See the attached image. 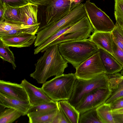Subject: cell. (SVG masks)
Wrapping results in <instances>:
<instances>
[{"instance_id":"2e32d148","label":"cell","mask_w":123,"mask_h":123,"mask_svg":"<svg viewBox=\"0 0 123 123\" xmlns=\"http://www.w3.org/2000/svg\"><path fill=\"white\" fill-rule=\"evenodd\" d=\"M89 38L99 49H103L111 55L113 54L112 43L113 40L111 31H94Z\"/></svg>"},{"instance_id":"4dcf8cb0","label":"cell","mask_w":123,"mask_h":123,"mask_svg":"<svg viewBox=\"0 0 123 123\" xmlns=\"http://www.w3.org/2000/svg\"><path fill=\"white\" fill-rule=\"evenodd\" d=\"M114 16L123 20V0H115Z\"/></svg>"},{"instance_id":"7a4b0ae2","label":"cell","mask_w":123,"mask_h":123,"mask_svg":"<svg viewBox=\"0 0 123 123\" xmlns=\"http://www.w3.org/2000/svg\"><path fill=\"white\" fill-rule=\"evenodd\" d=\"M63 58L75 69L81 63L98 52L99 49L89 38L58 44Z\"/></svg>"},{"instance_id":"4fadbf2b","label":"cell","mask_w":123,"mask_h":123,"mask_svg":"<svg viewBox=\"0 0 123 123\" xmlns=\"http://www.w3.org/2000/svg\"><path fill=\"white\" fill-rule=\"evenodd\" d=\"M38 8L37 5L30 3L20 6L18 12L19 21L28 25L38 24L37 19Z\"/></svg>"},{"instance_id":"e575fe53","label":"cell","mask_w":123,"mask_h":123,"mask_svg":"<svg viewBox=\"0 0 123 123\" xmlns=\"http://www.w3.org/2000/svg\"><path fill=\"white\" fill-rule=\"evenodd\" d=\"M112 114L123 113V108L111 111Z\"/></svg>"},{"instance_id":"ffe728a7","label":"cell","mask_w":123,"mask_h":123,"mask_svg":"<svg viewBox=\"0 0 123 123\" xmlns=\"http://www.w3.org/2000/svg\"><path fill=\"white\" fill-rule=\"evenodd\" d=\"M59 109L70 123H79L80 114L68 100L58 102Z\"/></svg>"},{"instance_id":"4316f807","label":"cell","mask_w":123,"mask_h":123,"mask_svg":"<svg viewBox=\"0 0 123 123\" xmlns=\"http://www.w3.org/2000/svg\"><path fill=\"white\" fill-rule=\"evenodd\" d=\"M9 47L4 45L0 40V57L3 60L10 63L15 70L16 68L15 57Z\"/></svg>"},{"instance_id":"6da1fadb","label":"cell","mask_w":123,"mask_h":123,"mask_svg":"<svg viewBox=\"0 0 123 123\" xmlns=\"http://www.w3.org/2000/svg\"><path fill=\"white\" fill-rule=\"evenodd\" d=\"M68 63L61 54L58 44L54 45L47 48L37 60L35 64V70L30 74V76L39 83L43 84L52 76L63 74L68 66Z\"/></svg>"},{"instance_id":"8d00e7d4","label":"cell","mask_w":123,"mask_h":123,"mask_svg":"<svg viewBox=\"0 0 123 123\" xmlns=\"http://www.w3.org/2000/svg\"><path fill=\"white\" fill-rule=\"evenodd\" d=\"M4 2L7 3L9 2L15 3L19 2L20 0H2Z\"/></svg>"},{"instance_id":"30bf717a","label":"cell","mask_w":123,"mask_h":123,"mask_svg":"<svg viewBox=\"0 0 123 123\" xmlns=\"http://www.w3.org/2000/svg\"><path fill=\"white\" fill-rule=\"evenodd\" d=\"M72 5L70 0H54L47 5L46 9V24L42 27L52 24L65 16Z\"/></svg>"},{"instance_id":"9c48e42d","label":"cell","mask_w":123,"mask_h":123,"mask_svg":"<svg viewBox=\"0 0 123 123\" xmlns=\"http://www.w3.org/2000/svg\"><path fill=\"white\" fill-rule=\"evenodd\" d=\"M109 87L96 89L86 95L75 108L80 114L97 107L105 103L111 94Z\"/></svg>"},{"instance_id":"cb8c5ba5","label":"cell","mask_w":123,"mask_h":123,"mask_svg":"<svg viewBox=\"0 0 123 123\" xmlns=\"http://www.w3.org/2000/svg\"><path fill=\"white\" fill-rule=\"evenodd\" d=\"M39 25L31 28L0 32V37L16 36L26 34L35 35L38 31Z\"/></svg>"},{"instance_id":"5b68a950","label":"cell","mask_w":123,"mask_h":123,"mask_svg":"<svg viewBox=\"0 0 123 123\" xmlns=\"http://www.w3.org/2000/svg\"><path fill=\"white\" fill-rule=\"evenodd\" d=\"M76 79L74 74H63L46 81L41 88L53 101L68 100L72 95Z\"/></svg>"},{"instance_id":"d6a6232c","label":"cell","mask_w":123,"mask_h":123,"mask_svg":"<svg viewBox=\"0 0 123 123\" xmlns=\"http://www.w3.org/2000/svg\"><path fill=\"white\" fill-rule=\"evenodd\" d=\"M110 105L111 111L123 108V97L117 98Z\"/></svg>"},{"instance_id":"ba28073f","label":"cell","mask_w":123,"mask_h":123,"mask_svg":"<svg viewBox=\"0 0 123 123\" xmlns=\"http://www.w3.org/2000/svg\"><path fill=\"white\" fill-rule=\"evenodd\" d=\"M75 75L77 79L90 80L106 73L98 51L80 65Z\"/></svg>"},{"instance_id":"f35d334b","label":"cell","mask_w":123,"mask_h":123,"mask_svg":"<svg viewBox=\"0 0 123 123\" xmlns=\"http://www.w3.org/2000/svg\"><path fill=\"white\" fill-rule=\"evenodd\" d=\"M4 13H3V11L2 9L0 8V18L2 17Z\"/></svg>"},{"instance_id":"8fae6325","label":"cell","mask_w":123,"mask_h":123,"mask_svg":"<svg viewBox=\"0 0 123 123\" xmlns=\"http://www.w3.org/2000/svg\"><path fill=\"white\" fill-rule=\"evenodd\" d=\"M24 88L31 106L51 102L53 100L45 94L41 88L37 87L27 81L25 79L20 84Z\"/></svg>"},{"instance_id":"ac0fdd59","label":"cell","mask_w":123,"mask_h":123,"mask_svg":"<svg viewBox=\"0 0 123 123\" xmlns=\"http://www.w3.org/2000/svg\"><path fill=\"white\" fill-rule=\"evenodd\" d=\"M99 51L106 74L110 75L121 72L123 67L111 54L101 49Z\"/></svg>"},{"instance_id":"5bb4252c","label":"cell","mask_w":123,"mask_h":123,"mask_svg":"<svg viewBox=\"0 0 123 123\" xmlns=\"http://www.w3.org/2000/svg\"><path fill=\"white\" fill-rule=\"evenodd\" d=\"M108 75L111 92L105 103L110 104L117 98L123 97V75L120 73Z\"/></svg>"},{"instance_id":"484cf974","label":"cell","mask_w":123,"mask_h":123,"mask_svg":"<svg viewBox=\"0 0 123 123\" xmlns=\"http://www.w3.org/2000/svg\"><path fill=\"white\" fill-rule=\"evenodd\" d=\"M79 123H103L97 113L96 109L80 114Z\"/></svg>"},{"instance_id":"9a60e30c","label":"cell","mask_w":123,"mask_h":123,"mask_svg":"<svg viewBox=\"0 0 123 123\" xmlns=\"http://www.w3.org/2000/svg\"><path fill=\"white\" fill-rule=\"evenodd\" d=\"M35 35L26 34L16 36L0 37V40L6 46L21 48L30 46L34 43Z\"/></svg>"},{"instance_id":"d6986e66","label":"cell","mask_w":123,"mask_h":123,"mask_svg":"<svg viewBox=\"0 0 123 123\" xmlns=\"http://www.w3.org/2000/svg\"><path fill=\"white\" fill-rule=\"evenodd\" d=\"M59 109L58 102L52 101L36 105L31 106L26 115L28 117L37 116Z\"/></svg>"},{"instance_id":"d4e9b609","label":"cell","mask_w":123,"mask_h":123,"mask_svg":"<svg viewBox=\"0 0 123 123\" xmlns=\"http://www.w3.org/2000/svg\"><path fill=\"white\" fill-rule=\"evenodd\" d=\"M59 109L55 110L37 116L29 117V123H52Z\"/></svg>"},{"instance_id":"7402d4cb","label":"cell","mask_w":123,"mask_h":123,"mask_svg":"<svg viewBox=\"0 0 123 123\" xmlns=\"http://www.w3.org/2000/svg\"><path fill=\"white\" fill-rule=\"evenodd\" d=\"M7 108L0 112V123H11L21 116L25 115L16 110Z\"/></svg>"},{"instance_id":"44dd1931","label":"cell","mask_w":123,"mask_h":123,"mask_svg":"<svg viewBox=\"0 0 123 123\" xmlns=\"http://www.w3.org/2000/svg\"><path fill=\"white\" fill-rule=\"evenodd\" d=\"M4 20H3L0 21V32L31 28L40 25V24L39 23L37 25H28L20 21L11 20L6 18Z\"/></svg>"},{"instance_id":"277c9868","label":"cell","mask_w":123,"mask_h":123,"mask_svg":"<svg viewBox=\"0 0 123 123\" xmlns=\"http://www.w3.org/2000/svg\"><path fill=\"white\" fill-rule=\"evenodd\" d=\"M86 16L84 3L73 4L70 11L64 17L52 24L39 29L36 34L34 47L39 46L58 31L74 25Z\"/></svg>"},{"instance_id":"603a6c76","label":"cell","mask_w":123,"mask_h":123,"mask_svg":"<svg viewBox=\"0 0 123 123\" xmlns=\"http://www.w3.org/2000/svg\"><path fill=\"white\" fill-rule=\"evenodd\" d=\"M96 110L103 123H115L110 104L105 103L97 107Z\"/></svg>"},{"instance_id":"f546056e","label":"cell","mask_w":123,"mask_h":123,"mask_svg":"<svg viewBox=\"0 0 123 123\" xmlns=\"http://www.w3.org/2000/svg\"><path fill=\"white\" fill-rule=\"evenodd\" d=\"M112 47L113 53L111 55L123 67V50L113 41Z\"/></svg>"},{"instance_id":"60d3db41","label":"cell","mask_w":123,"mask_h":123,"mask_svg":"<svg viewBox=\"0 0 123 123\" xmlns=\"http://www.w3.org/2000/svg\"><path fill=\"white\" fill-rule=\"evenodd\" d=\"M89 0V1H90V0Z\"/></svg>"},{"instance_id":"52a82bcc","label":"cell","mask_w":123,"mask_h":123,"mask_svg":"<svg viewBox=\"0 0 123 123\" xmlns=\"http://www.w3.org/2000/svg\"><path fill=\"white\" fill-rule=\"evenodd\" d=\"M89 20L94 31L111 32L115 25L110 17L94 3L88 0L84 3Z\"/></svg>"},{"instance_id":"f1b7e54d","label":"cell","mask_w":123,"mask_h":123,"mask_svg":"<svg viewBox=\"0 0 123 123\" xmlns=\"http://www.w3.org/2000/svg\"><path fill=\"white\" fill-rule=\"evenodd\" d=\"M19 7H10L6 8L4 12V15L7 19L15 21H20L18 12Z\"/></svg>"},{"instance_id":"836d02e7","label":"cell","mask_w":123,"mask_h":123,"mask_svg":"<svg viewBox=\"0 0 123 123\" xmlns=\"http://www.w3.org/2000/svg\"><path fill=\"white\" fill-rule=\"evenodd\" d=\"M113 115L115 123H123V113Z\"/></svg>"},{"instance_id":"1f68e13d","label":"cell","mask_w":123,"mask_h":123,"mask_svg":"<svg viewBox=\"0 0 123 123\" xmlns=\"http://www.w3.org/2000/svg\"><path fill=\"white\" fill-rule=\"evenodd\" d=\"M52 123H70L61 111L59 109Z\"/></svg>"},{"instance_id":"3957f363","label":"cell","mask_w":123,"mask_h":123,"mask_svg":"<svg viewBox=\"0 0 123 123\" xmlns=\"http://www.w3.org/2000/svg\"><path fill=\"white\" fill-rule=\"evenodd\" d=\"M94 31L87 16L74 25L58 31L41 44L40 46L42 49L45 50L55 44L86 39L90 37L91 33Z\"/></svg>"},{"instance_id":"d590c367","label":"cell","mask_w":123,"mask_h":123,"mask_svg":"<svg viewBox=\"0 0 123 123\" xmlns=\"http://www.w3.org/2000/svg\"><path fill=\"white\" fill-rule=\"evenodd\" d=\"M116 23L118 24L123 30V20L118 18H115Z\"/></svg>"},{"instance_id":"ab89813d","label":"cell","mask_w":123,"mask_h":123,"mask_svg":"<svg viewBox=\"0 0 123 123\" xmlns=\"http://www.w3.org/2000/svg\"><path fill=\"white\" fill-rule=\"evenodd\" d=\"M71 1V5H72L73 3L74 0H70Z\"/></svg>"},{"instance_id":"e0dca14e","label":"cell","mask_w":123,"mask_h":123,"mask_svg":"<svg viewBox=\"0 0 123 123\" xmlns=\"http://www.w3.org/2000/svg\"><path fill=\"white\" fill-rule=\"evenodd\" d=\"M0 105L4 108H10L16 110L26 115L31 106L28 101H23L9 96L0 92Z\"/></svg>"},{"instance_id":"7c38bea8","label":"cell","mask_w":123,"mask_h":123,"mask_svg":"<svg viewBox=\"0 0 123 123\" xmlns=\"http://www.w3.org/2000/svg\"><path fill=\"white\" fill-rule=\"evenodd\" d=\"M0 92L19 100L29 101L27 94L21 84L0 80Z\"/></svg>"},{"instance_id":"83f0119b","label":"cell","mask_w":123,"mask_h":123,"mask_svg":"<svg viewBox=\"0 0 123 123\" xmlns=\"http://www.w3.org/2000/svg\"><path fill=\"white\" fill-rule=\"evenodd\" d=\"M111 32L113 41L123 50V29L118 24L116 23Z\"/></svg>"},{"instance_id":"74e56055","label":"cell","mask_w":123,"mask_h":123,"mask_svg":"<svg viewBox=\"0 0 123 123\" xmlns=\"http://www.w3.org/2000/svg\"><path fill=\"white\" fill-rule=\"evenodd\" d=\"M84 0H74L73 4H77L81 3Z\"/></svg>"},{"instance_id":"8992f818","label":"cell","mask_w":123,"mask_h":123,"mask_svg":"<svg viewBox=\"0 0 123 123\" xmlns=\"http://www.w3.org/2000/svg\"><path fill=\"white\" fill-rule=\"evenodd\" d=\"M109 78L106 73L90 80L76 79L68 101L75 108L88 94L97 89L109 87Z\"/></svg>"}]
</instances>
